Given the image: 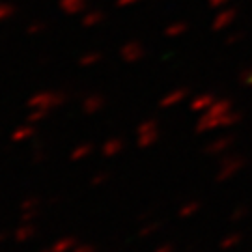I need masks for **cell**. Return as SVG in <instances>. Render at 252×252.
Listing matches in <instances>:
<instances>
[{"label": "cell", "instance_id": "28", "mask_svg": "<svg viewBox=\"0 0 252 252\" xmlns=\"http://www.w3.org/2000/svg\"><path fill=\"white\" fill-rule=\"evenodd\" d=\"M41 252H51V247L49 249H41Z\"/></svg>", "mask_w": 252, "mask_h": 252}, {"label": "cell", "instance_id": "23", "mask_svg": "<svg viewBox=\"0 0 252 252\" xmlns=\"http://www.w3.org/2000/svg\"><path fill=\"white\" fill-rule=\"evenodd\" d=\"M247 215V207H239L237 211H235L234 215H232V220H237V219H243Z\"/></svg>", "mask_w": 252, "mask_h": 252}, {"label": "cell", "instance_id": "12", "mask_svg": "<svg viewBox=\"0 0 252 252\" xmlns=\"http://www.w3.org/2000/svg\"><path fill=\"white\" fill-rule=\"evenodd\" d=\"M200 207H202V204H200V202H189V204L181 206V209H180V213H178V215H180L181 219H190L192 215H196V213H198Z\"/></svg>", "mask_w": 252, "mask_h": 252}, {"label": "cell", "instance_id": "17", "mask_svg": "<svg viewBox=\"0 0 252 252\" xmlns=\"http://www.w3.org/2000/svg\"><path fill=\"white\" fill-rule=\"evenodd\" d=\"M13 13H15V6H13V4H9V2H0V23L9 17H13Z\"/></svg>", "mask_w": 252, "mask_h": 252}, {"label": "cell", "instance_id": "3", "mask_svg": "<svg viewBox=\"0 0 252 252\" xmlns=\"http://www.w3.org/2000/svg\"><path fill=\"white\" fill-rule=\"evenodd\" d=\"M157 140V127L153 122H146L138 129V146L140 148H150Z\"/></svg>", "mask_w": 252, "mask_h": 252}, {"label": "cell", "instance_id": "13", "mask_svg": "<svg viewBox=\"0 0 252 252\" xmlns=\"http://www.w3.org/2000/svg\"><path fill=\"white\" fill-rule=\"evenodd\" d=\"M241 239H243V235H241V234L226 235L224 239L220 241V249H222V251H232V249H235L237 245L241 243Z\"/></svg>", "mask_w": 252, "mask_h": 252}, {"label": "cell", "instance_id": "1", "mask_svg": "<svg viewBox=\"0 0 252 252\" xmlns=\"http://www.w3.org/2000/svg\"><path fill=\"white\" fill-rule=\"evenodd\" d=\"M67 101V95L63 92H37L28 99V107L30 108H43V110H53L58 108Z\"/></svg>", "mask_w": 252, "mask_h": 252}, {"label": "cell", "instance_id": "6", "mask_svg": "<svg viewBox=\"0 0 252 252\" xmlns=\"http://www.w3.org/2000/svg\"><path fill=\"white\" fill-rule=\"evenodd\" d=\"M34 135H36V127H34V124H28L27 122V126L17 127V129L11 133V140H13V142H25V140L32 138Z\"/></svg>", "mask_w": 252, "mask_h": 252}, {"label": "cell", "instance_id": "4", "mask_svg": "<svg viewBox=\"0 0 252 252\" xmlns=\"http://www.w3.org/2000/svg\"><path fill=\"white\" fill-rule=\"evenodd\" d=\"M58 6L67 15H79L88 9V0H60Z\"/></svg>", "mask_w": 252, "mask_h": 252}, {"label": "cell", "instance_id": "25", "mask_svg": "<svg viewBox=\"0 0 252 252\" xmlns=\"http://www.w3.org/2000/svg\"><path fill=\"white\" fill-rule=\"evenodd\" d=\"M45 157H47V155L43 152H36L34 155H32V161H34V162H41L43 159H45Z\"/></svg>", "mask_w": 252, "mask_h": 252}, {"label": "cell", "instance_id": "15", "mask_svg": "<svg viewBox=\"0 0 252 252\" xmlns=\"http://www.w3.org/2000/svg\"><path fill=\"white\" fill-rule=\"evenodd\" d=\"M47 27H49V25H47L45 21H32V23L27 27V34L28 36H37V34L45 32Z\"/></svg>", "mask_w": 252, "mask_h": 252}, {"label": "cell", "instance_id": "10", "mask_svg": "<svg viewBox=\"0 0 252 252\" xmlns=\"http://www.w3.org/2000/svg\"><path fill=\"white\" fill-rule=\"evenodd\" d=\"M122 150H124V142H122L120 138H110V140H107V142L103 144L101 153H103L105 157H116Z\"/></svg>", "mask_w": 252, "mask_h": 252}, {"label": "cell", "instance_id": "9", "mask_svg": "<svg viewBox=\"0 0 252 252\" xmlns=\"http://www.w3.org/2000/svg\"><path fill=\"white\" fill-rule=\"evenodd\" d=\"M101 21H103V11H99V9H86L81 19V23L84 28L95 27V25H99Z\"/></svg>", "mask_w": 252, "mask_h": 252}, {"label": "cell", "instance_id": "7", "mask_svg": "<svg viewBox=\"0 0 252 252\" xmlns=\"http://www.w3.org/2000/svg\"><path fill=\"white\" fill-rule=\"evenodd\" d=\"M34 234H36V228L30 224V222H23V224L15 230L13 237H15L17 243H27V241H30V239L34 237Z\"/></svg>", "mask_w": 252, "mask_h": 252}, {"label": "cell", "instance_id": "26", "mask_svg": "<svg viewBox=\"0 0 252 252\" xmlns=\"http://www.w3.org/2000/svg\"><path fill=\"white\" fill-rule=\"evenodd\" d=\"M172 251H174V249H172V245H161L155 252H172Z\"/></svg>", "mask_w": 252, "mask_h": 252}, {"label": "cell", "instance_id": "5", "mask_svg": "<svg viewBox=\"0 0 252 252\" xmlns=\"http://www.w3.org/2000/svg\"><path fill=\"white\" fill-rule=\"evenodd\" d=\"M105 107V99L97 95V94H94V95H88V97H84L82 101V110H84V114H95V112H99L101 108Z\"/></svg>", "mask_w": 252, "mask_h": 252}, {"label": "cell", "instance_id": "8", "mask_svg": "<svg viewBox=\"0 0 252 252\" xmlns=\"http://www.w3.org/2000/svg\"><path fill=\"white\" fill-rule=\"evenodd\" d=\"M75 247H77V237L65 235L62 239L54 241V245L51 247V252H71Z\"/></svg>", "mask_w": 252, "mask_h": 252}, {"label": "cell", "instance_id": "11", "mask_svg": "<svg viewBox=\"0 0 252 252\" xmlns=\"http://www.w3.org/2000/svg\"><path fill=\"white\" fill-rule=\"evenodd\" d=\"M92 152H94V146H92L90 142H86V144L77 146L71 152V155H69V159H71V161H82V159H86Z\"/></svg>", "mask_w": 252, "mask_h": 252}, {"label": "cell", "instance_id": "16", "mask_svg": "<svg viewBox=\"0 0 252 252\" xmlns=\"http://www.w3.org/2000/svg\"><path fill=\"white\" fill-rule=\"evenodd\" d=\"M47 116H49V110H43V108H32V112L27 116V122L28 124H37V122L45 120Z\"/></svg>", "mask_w": 252, "mask_h": 252}, {"label": "cell", "instance_id": "21", "mask_svg": "<svg viewBox=\"0 0 252 252\" xmlns=\"http://www.w3.org/2000/svg\"><path fill=\"white\" fill-rule=\"evenodd\" d=\"M37 211H39V209H34V211H21V220H23V222L34 220L37 217Z\"/></svg>", "mask_w": 252, "mask_h": 252}, {"label": "cell", "instance_id": "22", "mask_svg": "<svg viewBox=\"0 0 252 252\" xmlns=\"http://www.w3.org/2000/svg\"><path fill=\"white\" fill-rule=\"evenodd\" d=\"M71 252H95V247H94V245H86V243H82V245L77 243V247H75Z\"/></svg>", "mask_w": 252, "mask_h": 252}, {"label": "cell", "instance_id": "24", "mask_svg": "<svg viewBox=\"0 0 252 252\" xmlns=\"http://www.w3.org/2000/svg\"><path fill=\"white\" fill-rule=\"evenodd\" d=\"M224 150V142H217V144H213V148H209L207 152L209 153H219V152H222Z\"/></svg>", "mask_w": 252, "mask_h": 252}, {"label": "cell", "instance_id": "20", "mask_svg": "<svg viewBox=\"0 0 252 252\" xmlns=\"http://www.w3.org/2000/svg\"><path fill=\"white\" fill-rule=\"evenodd\" d=\"M34 209H39V200L37 198L23 200V204H21V211H34Z\"/></svg>", "mask_w": 252, "mask_h": 252}, {"label": "cell", "instance_id": "19", "mask_svg": "<svg viewBox=\"0 0 252 252\" xmlns=\"http://www.w3.org/2000/svg\"><path fill=\"white\" fill-rule=\"evenodd\" d=\"M108 172H97L95 176H92V180H90V183L94 185V187H99V185H103V183H107L108 181Z\"/></svg>", "mask_w": 252, "mask_h": 252}, {"label": "cell", "instance_id": "27", "mask_svg": "<svg viewBox=\"0 0 252 252\" xmlns=\"http://www.w3.org/2000/svg\"><path fill=\"white\" fill-rule=\"evenodd\" d=\"M8 232H0V243H4V241H6V239H8Z\"/></svg>", "mask_w": 252, "mask_h": 252}, {"label": "cell", "instance_id": "2", "mask_svg": "<svg viewBox=\"0 0 252 252\" xmlns=\"http://www.w3.org/2000/svg\"><path fill=\"white\" fill-rule=\"evenodd\" d=\"M245 166V161L235 157V159H226V161L220 162V168L217 172V181H228L232 180L234 176H237L241 168Z\"/></svg>", "mask_w": 252, "mask_h": 252}, {"label": "cell", "instance_id": "18", "mask_svg": "<svg viewBox=\"0 0 252 252\" xmlns=\"http://www.w3.org/2000/svg\"><path fill=\"white\" fill-rule=\"evenodd\" d=\"M159 228H161V224H159L157 220H153V222H148V224H146L144 228L138 232V235H140V237H148L150 234H155Z\"/></svg>", "mask_w": 252, "mask_h": 252}, {"label": "cell", "instance_id": "14", "mask_svg": "<svg viewBox=\"0 0 252 252\" xmlns=\"http://www.w3.org/2000/svg\"><path fill=\"white\" fill-rule=\"evenodd\" d=\"M101 60V53H84L81 56V58H79V65H81V67H92V65H94V63H97Z\"/></svg>", "mask_w": 252, "mask_h": 252}]
</instances>
